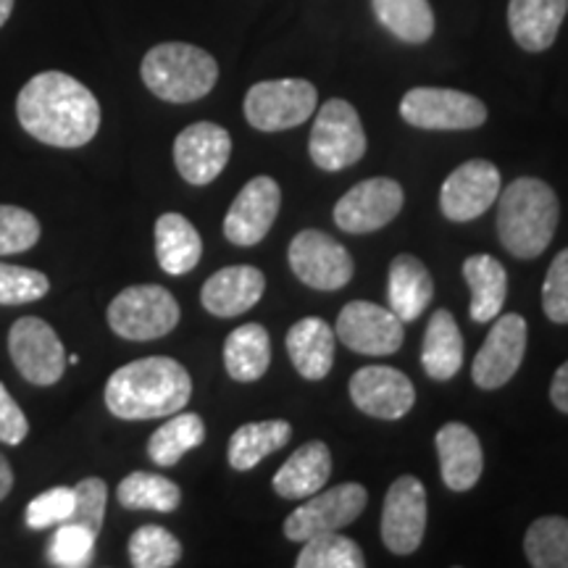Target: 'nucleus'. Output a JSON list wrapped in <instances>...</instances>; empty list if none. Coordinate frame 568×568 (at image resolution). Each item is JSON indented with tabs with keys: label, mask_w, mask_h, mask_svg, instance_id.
Instances as JSON below:
<instances>
[{
	"label": "nucleus",
	"mask_w": 568,
	"mask_h": 568,
	"mask_svg": "<svg viewBox=\"0 0 568 568\" xmlns=\"http://www.w3.org/2000/svg\"><path fill=\"white\" fill-rule=\"evenodd\" d=\"M24 132L53 148H82L101 130V103L80 80L63 71H42L17 98Z\"/></svg>",
	"instance_id": "f257e3e1"
},
{
	"label": "nucleus",
	"mask_w": 568,
	"mask_h": 568,
	"mask_svg": "<svg viewBox=\"0 0 568 568\" xmlns=\"http://www.w3.org/2000/svg\"><path fill=\"white\" fill-rule=\"evenodd\" d=\"M193 397V379L180 361L166 355L132 361L105 382V408L126 422L174 416Z\"/></svg>",
	"instance_id": "f03ea898"
},
{
	"label": "nucleus",
	"mask_w": 568,
	"mask_h": 568,
	"mask_svg": "<svg viewBox=\"0 0 568 568\" xmlns=\"http://www.w3.org/2000/svg\"><path fill=\"white\" fill-rule=\"evenodd\" d=\"M558 219V195L548 182L535 176H521L497 195V234L503 247L521 261L548 251Z\"/></svg>",
	"instance_id": "7ed1b4c3"
},
{
	"label": "nucleus",
	"mask_w": 568,
	"mask_h": 568,
	"mask_svg": "<svg viewBox=\"0 0 568 568\" xmlns=\"http://www.w3.org/2000/svg\"><path fill=\"white\" fill-rule=\"evenodd\" d=\"M140 74L145 88L161 101L193 103L216 88L219 63L197 45L161 42L145 53Z\"/></svg>",
	"instance_id": "20e7f679"
},
{
	"label": "nucleus",
	"mask_w": 568,
	"mask_h": 568,
	"mask_svg": "<svg viewBox=\"0 0 568 568\" xmlns=\"http://www.w3.org/2000/svg\"><path fill=\"white\" fill-rule=\"evenodd\" d=\"M109 324L132 343L166 337L180 324V303L161 284H134L111 301Z\"/></svg>",
	"instance_id": "39448f33"
},
{
	"label": "nucleus",
	"mask_w": 568,
	"mask_h": 568,
	"mask_svg": "<svg viewBox=\"0 0 568 568\" xmlns=\"http://www.w3.org/2000/svg\"><path fill=\"white\" fill-rule=\"evenodd\" d=\"M308 153L322 172H343V169L364 159L366 132L358 111L343 98L326 101L322 111L316 113Z\"/></svg>",
	"instance_id": "423d86ee"
},
{
	"label": "nucleus",
	"mask_w": 568,
	"mask_h": 568,
	"mask_svg": "<svg viewBox=\"0 0 568 568\" xmlns=\"http://www.w3.org/2000/svg\"><path fill=\"white\" fill-rule=\"evenodd\" d=\"M318 92L308 80L258 82L245 95V119L258 132H284L316 113Z\"/></svg>",
	"instance_id": "0eeeda50"
},
{
	"label": "nucleus",
	"mask_w": 568,
	"mask_h": 568,
	"mask_svg": "<svg viewBox=\"0 0 568 568\" xmlns=\"http://www.w3.org/2000/svg\"><path fill=\"white\" fill-rule=\"evenodd\" d=\"M400 116L418 130L464 132L487 122V105L460 90L414 88L403 95Z\"/></svg>",
	"instance_id": "6e6552de"
},
{
	"label": "nucleus",
	"mask_w": 568,
	"mask_h": 568,
	"mask_svg": "<svg viewBox=\"0 0 568 568\" xmlns=\"http://www.w3.org/2000/svg\"><path fill=\"white\" fill-rule=\"evenodd\" d=\"M368 503V493L358 481H345L332 489H318L316 495L305 497L301 508H295L293 514L284 521V537L293 539V542H305V539L326 535V531H339L347 524H353L355 518L364 514Z\"/></svg>",
	"instance_id": "1a4fd4ad"
},
{
	"label": "nucleus",
	"mask_w": 568,
	"mask_h": 568,
	"mask_svg": "<svg viewBox=\"0 0 568 568\" xmlns=\"http://www.w3.org/2000/svg\"><path fill=\"white\" fill-rule=\"evenodd\" d=\"M13 366L30 385L51 387L67 372V351L55 329L38 316H21L9 332Z\"/></svg>",
	"instance_id": "9d476101"
},
{
	"label": "nucleus",
	"mask_w": 568,
	"mask_h": 568,
	"mask_svg": "<svg viewBox=\"0 0 568 568\" xmlns=\"http://www.w3.org/2000/svg\"><path fill=\"white\" fill-rule=\"evenodd\" d=\"M290 268L303 284L314 290H339L353 280L355 264L343 243L326 232L303 230L287 251Z\"/></svg>",
	"instance_id": "9b49d317"
},
{
	"label": "nucleus",
	"mask_w": 568,
	"mask_h": 568,
	"mask_svg": "<svg viewBox=\"0 0 568 568\" xmlns=\"http://www.w3.org/2000/svg\"><path fill=\"white\" fill-rule=\"evenodd\" d=\"M403 187L387 176L358 182L335 205V224L347 234H368L387 226L400 213Z\"/></svg>",
	"instance_id": "f8f14e48"
},
{
	"label": "nucleus",
	"mask_w": 568,
	"mask_h": 568,
	"mask_svg": "<svg viewBox=\"0 0 568 568\" xmlns=\"http://www.w3.org/2000/svg\"><path fill=\"white\" fill-rule=\"evenodd\" d=\"M335 335L353 353L393 355L403 345V322L385 305L351 301L339 311Z\"/></svg>",
	"instance_id": "ddd939ff"
},
{
	"label": "nucleus",
	"mask_w": 568,
	"mask_h": 568,
	"mask_svg": "<svg viewBox=\"0 0 568 568\" xmlns=\"http://www.w3.org/2000/svg\"><path fill=\"white\" fill-rule=\"evenodd\" d=\"M527 322L518 314L495 318L493 329L474 358L471 376L481 389H500L514 379L527 355Z\"/></svg>",
	"instance_id": "4468645a"
},
{
	"label": "nucleus",
	"mask_w": 568,
	"mask_h": 568,
	"mask_svg": "<svg viewBox=\"0 0 568 568\" xmlns=\"http://www.w3.org/2000/svg\"><path fill=\"white\" fill-rule=\"evenodd\" d=\"M426 531V489L416 477H400L387 489L382 506V539L395 556L418 550Z\"/></svg>",
	"instance_id": "2eb2a0df"
},
{
	"label": "nucleus",
	"mask_w": 568,
	"mask_h": 568,
	"mask_svg": "<svg viewBox=\"0 0 568 568\" xmlns=\"http://www.w3.org/2000/svg\"><path fill=\"white\" fill-rule=\"evenodd\" d=\"M282 190L272 176H253L240 190L224 219V237L234 245H258L280 216Z\"/></svg>",
	"instance_id": "dca6fc26"
},
{
	"label": "nucleus",
	"mask_w": 568,
	"mask_h": 568,
	"mask_svg": "<svg viewBox=\"0 0 568 568\" xmlns=\"http://www.w3.org/2000/svg\"><path fill=\"white\" fill-rule=\"evenodd\" d=\"M500 195V172L495 163L474 159L460 166L443 182L439 190V209L450 222H474Z\"/></svg>",
	"instance_id": "f3484780"
},
{
	"label": "nucleus",
	"mask_w": 568,
	"mask_h": 568,
	"mask_svg": "<svg viewBox=\"0 0 568 568\" xmlns=\"http://www.w3.org/2000/svg\"><path fill=\"white\" fill-rule=\"evenodd\" d=\"M351 400L366 416L397 422L414 408L416 389L414 382L393 366H364L351 379Z\"/></svg>",
	"instance_id": "a211bd4d"
},
{
	"label": "nucleus",
	"mask_w": 568,
	"mask_h": 568,
	"mask_svg": "<svg viewBox=\"0 0 568 568\" xmlns=\"http://www.w3.org/2000/svg\"><path fill=\"white\" fill-rule=\"evenodd\" d=\"M232 155V138L224 126L213 122L190 124L174 140V163L182 180L209 184L224 172Z\"/></svg>",
	"instance_id": "6ab92c4d"
},
{
	"label": "nucleus",
	"mask_w": 568,
	"mask_h": 568,
	"mask_svg": "<svg viewBox=\"0 0 568 568\" xmlns=\"http://www.w3.org/2000/svg\"><path fill=\"white\" fill-rule=\"evenodd\" d=\"M266 276L255 266H226L209 276L201 290V303L209 314L234 318L251 311L264 297Z\"/></svg>",
	"instance_id": "aec40b11"
},
{
	"label": "nucleus",
	"mask_w": 568,
	"mask_h": 568,
	"mask_svg": "<svg viewBox=\"0 0 568 568\" xmlns=\"http://www.w3.org/2000/svg\"><path fill=\"white\" fill-rule=\"evenodd\" d=\"M437 456L443 481L453 493H468L477 485L485 468L479 437L466 424L450 422L437 432Z\"/></svg>",
	"instance_id": "412c9836"
},
{
	"label": "nucleus",
	"mask_w": 568,
	"mask_h": 568,
	"mask_svg": "<svg viewBox=\"0 0 568 568\" xmlns=\"http://www.w3.org/2000/svg\"><path fill=\"white\" fill-rule=\"evenodd\" d=\"M335 329L318 316L301 318V322L290 326L287 339H284L297 374L311 382H322L332 372V366H335Z\"/></svg>",
	"instance_id": "4be33fe9"
},
{
	"label": "nucleus",
	"mask_w": 568,
	"mask_h": 568,
	"mask_svg": "<svg viewBox=\"0 0 568 568\" xmlns=\"http://www.w3.org/2000/svg\"><path fill=\"white\" fill-rule=\"evenodd\" d=\"M568 13V0H510L508 27L518 48L542 53L556 42Z\"/></svg>",
	"instance_id": "5701e85b"
},
{
	"label": "nucleus",
	"mask_w": 568,
	"mask_h": 568,
	"mask_svg": "<svg viewBox=\"0 0 568 568\" xmlns=\"http://www.w3.org/2000/svg\"><path fill=\"white\" fill-rule=\"evenodd\" d=\"M332 477V453L322 439H311L284 460L280 471L274 474V493L284 500H305L324 489Z\"/></svg>",
	"instance_id": "b1692460"
},
{
	"label": "nucleus",
	"mask_w": 568,
	"mask_h": 568,
	"mask_svg": "<svg viewBox=\"0 0 568 568\" xmlns=\"http://www.w3.org/2000/svg\"><path fill=\"white\" fill-rule=\"evenodd\" d=\"M387 295L389 308L395 311L403 324L416 322L424 314L426 305L432 303V295H435V284H432V274L426 272L422 258L410 253L397 255L389 264Z\"/></svg>",
	"instance_id": "393cba45"
},
{
	"label": "nucleus",
	"mask_w": 568,
	"mask_h": 568,
	"mask_svg": "<svg viewBox=\"0 0 568 568\" xmlns=\"http://www.w3.org/2000/svg\"><path fill=\"white\" fill-rule=\"evenodd\" d=\"M203 255L201 234L182 213H163L155 222V258L166 274L193 272Z\"/></svg>",
	"instance_id": "a878e982"
},
{
	"label": "nucleus",
	"mask_w": 568,
	"mask_h": 568,
	"mask_svg": "<svg viewBox=\"0 0 568 568\" xmlns=\"http://www.w3.org/2000/svg\"><path fill=\"white\" fill-rule=\"evenodd\" d=\"M464 280L471 287V318L489 324L500 316L508 295V274L500 261L487 253L468 255L464 261Z\"/></svg>",
	"instance_id": "bb28decb"
},
{
	"label": "nucleus",
	"mask_w": 568,
	"mask_h": 568,
	"mask_svg": "<svg viewBox=\"0 0 568 568\" xmlns=\"http://www.w3.org/2000/svg\"><path fill=\"white\" fill-rule=\"evenodd\" d=\"M424 372L435 382L453 379L464 366V337L453 318L450 311L437 308L429 316V326L424 335V351H422Z\"/></svg>",
	"instance_id": "cd10ccee"
},
{
	"label": "nucleus",
	"mask_w": 568,
	"mask_h": 568,
	"mask_svg": "<svg viewBox=\"0 0 568 568\" xmlns=\"http://www.w3.org/2000/svg\"><path fill=\"white\" fill-rule=\"evenodd\" d=\"M224 366L226 374L240 385L258 382L272 366V337H268L266 326H237L224 343Z\"/></svg>",
	"instance_id": "c85d7f7f"
},
{
	"label": "nucleus",
	"mask_w": 568,
	"mask_h": 568,
	"mask_svg": "<svg viewBox=\"0 0 568 568\" xmlns=\"http://www.w3.org/2000/svg\"><path fill=\"white\" fill-rule=\"evenodd\" d=\"M290 437H293V426L284 418L240 426L230 439V466L234 471H251L261 460L287 445Z\"/></svg>",
	"instance_id": "c756f323"
},
{
	"label": "nucleus",
	"mask_w": 568,
	"mask_h": 568,
	"mask_svg": "<svg viewBox=\"0 0 568 568\" xmlns=\"http://www.w3.org/2000/svg\"><path fill=\"white\" fill-rule=\"evenodd\" d=\"M372 9L379 24L408 45H422L435 34L429 0H372Z\"/></svg>",
	"instance_id": "7c9ffc66"
},
{
	"label": "nucleus",
	"mask_w": 568,
	"mask_h": 568,
	"mask_svg": "<svg viewBox=\"0 0 568 568\" xmlns=\"http://www.w3.org/2000/svg\"><path fill=\"white\" fill-rule=\"evenodd\" d=\"M205 443V424L197 414H174L161 429L148 439V456L155 466L172 468L182 460L184 453L195 450Z\"/></svg>",
	"instance_id": "2f4dec72"
},
{
	"label": "nucleus",
	"mask_w": 568,
	"mask_h": 568,
	"mask_svg": "<svg viewBox=\"0 0 568 568\" xmlns=\"http://www.w3.org/2000/svg\"><path fill=\"white\" fill-rule=\"evenodd\" d=\"M119 503L126 510H155V514H174L182 503V489L161 474L132 471L119 481Z\"/></svg>",
	"instance_id": "473e14b6"
},
{
	"label": "nucleus",
	"mask_w": 568,
	"mask_h": 568,
	"mask_svg": "<svg viewBox=\"0 0 568 568\" xmlns=\"http://www.w3.org/2000/svg\"><path fill=\"white\" fill-rule=\"evenodd\" d=\"M524 552L535 568H568V518H537L524 537Z\"/></svg>",
	"instance_id": "72a5a7b5"
},
{
	"label": "nucleus",
	"mask_w": 568,
	"mask_h": 568,
	"mask_svg": "<svg viewBox=\"0 0 568 568\" xmlns=\"http://www.w3.org/2000/svg\"><path fill=\"white\" fill-rule=\"evenodd\" d=\"M297 568H364V550L353 542L351 537H343L339 531H326L305 539L301 556L295 560Z\"/></svg>",
	"instance_id": "f704fd0d"
},
{
	"label": "nucleus",
	"mask_w": 568,
	"mask_h": 568,
	"mask_svg": "<svg viewBox=\"0 0 568 568\" xmlns=\"http://www.w3.org/2000/svg\"><path fill=\"white\" fill-rule=\"evenodd\" d=\"M182 545L159 524H145L130 537V560L134 568H172L180 564Z\"/></svg>",
	"instance_id": "c9c22d12"
},
{
	"label": "nucleus",
	"mask_w": 568,
	"mask_h": 568,
	"mask_svg": "<svg viewBox=\"0 0 568 568\" xmlns=\"http://www.w3.org/2000/svg\"><path fill=\"white\" fill-rule=\"evenodd\" d=\"M95 531L74 521H63L55 527L48 542V560L59 568H84L95 556Z\"/></svg>",
	"instance_id": "e433bc0d"
},
{
	"label": "nucleus",
	"mask_w": 568,
	"mask_h": 568,
	"mask_svg": "<svg viewBox=\"0 0 568 568\" xmlns=\"http://www.w3.org/2000/svg\"><path fill=\"white\" fill-rule=\"evenodd\" d=\"M40 222L19 205H0V255L24 253L40 243Z\"/></svg>",
	"instance_id": "4c0bfd02"
},
{
	"label": "nucleus",
	"mask_w": 568,
	"mask_h": 568,
	"mask_svg": "<svg viewBox=\"0 0 568 568\" xmlns=\"http://www.w3.org/2000/svg\"><path fill=\"white\" fill-rule=\"evenodd\" d=\"M51 290V282L34 268L0 264V305H24L42 301Z\"/></svg>",
	"instance_id": "58836bf2"
},
{
	"label": "nucleus",
	"mask_w": 568,
	"mask_h": 568,
	"mask_svg": "<svg viewBox=\"0 0 568 568\" xmlns=\"http://www.w3.org/2000/svg\"><path fill=\"white\" fill-rule=\"evenodd\" d=\"M74 514V487H51L40 493L24 510V521L32 531L53 529Z\"/></svg>",
	"instance_id": "ea45409f"
},
{
	"label": "nucleus",
	"mask_w": 568,
	"mask_h": 568,
	"mask_svg": "<svg viewBox=\"0 0 568 568\" xmlns=\"http://www.w3.org/2000/svg\"><path fill=\"white\" fill-rule=\"evenodd\" d=\"M105 503H109V487L103 479L88 477L74 485V514L69 521L82 524L95 535H101L103 518H105Z\"/></svg>",
	"instance_id": "a19ab883"
},
{
	"label": "nucleus",
	"mask_w": 568,
	"mask_h": 568,
	"mask_svg": "<svg viewBox=\"0 0 568 568\" xmlns=\"http://www.w3.org/2000/svg\"><path fill=\"white\" fill-rule=\"evenodd\" d=\"M542 311L552 324H568V247L552 258L545 276Z\"/></svg>",
	"instance_id": "79ce46f5"
},
{
	"label": "nucleus",
	"mask_w": 568,
	"mask_h": 568,
	"mask_svg": "<svg viewBox=\"0 0 568 568\" xmlns=\"http://www.w3.org/2000/svg\"><path fill=\"white\" fill-rule=\"evenodd\" d=\"M27 432H30V422H27L24 410L0 382V443L17 447L27 439Z\"/></svg>",
	"instance_id": "37998d69"
},
{
	"label": "nucleus",
	"mask_w": 568,
	"mask_h": 568,
	"mask_svg": "<svg viewBox=\"0 0 568 568\" xmlns=\"http://www.w3.org/2000/svg\"><path fill=\"white\" fill-rule=\"evenodd\" d=\"M550 400L560 414H568V361L558 368L550 385Z\"/></svg>",
	"instance_id": "c03bdc74"
},
{
	"label": "nucleus",
	"mask_w": 568,
	"mask_h": 568,
	"mask_svg": "<svg viewBox=\"0 0 568 568\" xmlns=\"http://www.w3.org/2000/svg\"><path fill=\"white\" fill-rule=\"evenodd\" d=\"M11 487H13L11 464H9V460H6L3 453H0V500H3V497L11 493Z\"/></svg>",
	"instance_id": "a18cd8bd"
},
{
	"label": "nucleus",
	"mask_w": 568,
	"mask_h": 568,
	"mask_svg": "<svg viewBox=\"0 0 568 568\" xmlns=\"http://www.w3.org/2000/svg\"><path fill=\"white\" fill-rule=\"evenodd\" d=\"M11 11H13V0H0V27H3L6 21H9Z\"/></svg>",
	"instance_id": "49530a36"
},
{
	"label": "nucleus",
	"mask_w": 568,
	"mask_h": 568,
	"mask_svg": "<svg viewBox=\"0 0 568 568\" xmlns=\"http://www.w3.org/2000/svg\"><path fill=\"white\" fill-rule=\"evenodd\" d=\"M80 364V355H67V366H77Z\"/></svg>",
	"instance_id": "de8ad7c7"
}]
</instances>
